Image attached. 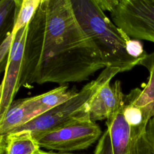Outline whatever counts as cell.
<instances>
[{
  "instance_id": "obj_11",
  "label": "cell",
  "mask_w": 154,
  "mask_h": 154,
  "mask_svg": "<svg viewBox=\"0 0 154 154\" xmlns=\"http://www.w3.org/2000/svg\"><path fill=\"white\" fill-rule=\"evenodd\" d=\"M40 147L29 131L0 135V154H34Z\"/></svg>"
},
{
  "instance_id": "obj_9",
  "label": "cell",
  "mask_w": 154,
  "mask_h": 154,
  "mask_svg": "<svg viewBox=\"0 0 154 154\" xmlns=\"http://www.w3.org/2000/svg\"><path fill=\"white\" fill-rule=\"evenodd\" d=\"M125 97L121 83L116 81L112 84L103 85L88 104L87 111L91 120H107L120 111L125 105Z\"/></svg>"
},
{
  "instance_id": "obj_16",
  "label": "cell",
  "mask_w": 154,
  "mask_h": 154,
  "mask_svg": "<svg viewBox=\"0 0 154 154\" xmlns=\"http://www.w3.org/2000/svg\"><path fill=\"white\" fill-rule=\"evenodd\" d=\"M126 50L131 57L138 59L141 61L148 54L144 51L142 43L137 39H130L128 40L126 43Z\"/></svg>"
},
{
  "instance_id": "obj_19",
  "label": "cell",
  "mask_w": 154,
  "mask_h": 154,
  "mask_svg": "<svg viewBox=\"0 0 154 154\" xmlns=\"http://www.w3.org/2000/svg\"><path fill=\"white\" fill-rule=\"evenodd\" d=\"M34 154H76V153H61V152H53V151H45L40 149Z\"/></svg>"
},
{
  "instance_id": "obj_17",
  "label": "cell",
  "mask_w": 154,
  "mask_h": 154,
  "mask_svg": "<svg viewBox=\"0 0 154 154\" xmlns=\"http://www.w3.org/2000/svg\"><path fill=\"white\" fill-rule=\"evenodd\" d=\"M98 7L103 11L106 10L111 13L118 4V0H94Z\"/></svg>"
},
{
  "instance_id": "obj_7",
  "label": "cell",
  "mask_w": 154,
  "mask_h": 154,
  "mask_svg": "<svg viewBox=\"0 0 154 154\" xmlns=\"http://www.w3.org/2000/svg\"><path fill=\"white\" fill-rule=\"evenodd\" d=\"M28 25L15 35L10 52L4 76L1 85L0 118L5 113L13 102L17 92V85L20 75Z\"/></svg>"
},
{
  "instance_id": "obj_12",
  "label": "cell",
  "mask_w": 154,
  "mask_h": 154,
  "mask_svg": "<svg viewBox=\"0 0 154 154\" xmlns=\"http://www.w3.org/2000/svg\"><path fill=\"white\" fill-rule=\"evenodd\" d=\"M42 0H17L15 20L11 33L16 34L28 25L37 12Z\"/></svg>"
},
{
  "instance_id": "obj_6",
  "label": "cell",
  "mask_w": 154,
  "mask_h": 154,
  "mask_svg": "<svg viewBox=\"0 0 154 154\" xmlns=\"http://www.w3.org/2000/svg\"><path fill=\"white\" fill-rule=\"evenodd\" d=\"M123 108L106 122L109 135L108 153L154 154L146 130L131 128L124 117Z\"/></svg>"
},
{
  "instance_id": "obj_18",
  "label": "cell",
  "mask_w": 154,
  "mask_h": 154,
  "mask_svg": "<svg viewBox=\"0 0 154 154\" xmlns=\"http://www.w3.org/2000/svg\"><path fill=\"white\" fill-rule=\"evenodd\" d=\"M146 135L154 152V116L149 120L147 123Z\"/></svg>"
},
{
  "instance_id": "obj_3",
  "label": "cell",
  "mask_w": 154,
  "mask_h": 154,
  "mask_svg": "<svg viewBox=\"0 0 154 154\" xmlns=\"http://www.w3.org/2000/svg\"><path fill=\"white\" fill-rule=\"evenodd\" d=\"M120 72L117 68L105 67L96 79L85 85L72 97L11 132L26 131L35 138L77 120L89 118L87 108L90 100L103 85L110 82Z\"/></svg>"
},
{
  "instance_id": "obj_8",
  "label": "cell",
  "mask_w": 154,
  "mask_h": 154,
  "mask_svg": "<svg viewBox=\"0 0 154 154\" xmlns=\"http://www.w3.org/2000/svg\"><path fill=\"white\" fill-rule=\"evenodd\" d=\"M50 109L43 94L13 101L0 118V135L10 133Z\"/></svg>"
},
{
  "instance_id": "obj_2",
  "label": "cell",
  "mask_w": 154,
  "mask_h": 154,
  "mask_svg": "<svg viewBox=\"0 0 154 154\" xmlns=\"http://www.w3.org/2000/svg\"><path fill=\"white\" fill-rule=\"evenodd\" d=\"M70 1L78 22L97 48L106 67L123 72L140 65L141 60L126 52L131 38L109 19L94 0Z\"/></svg>"
},
{
  "instance_id": "obj_15",
  "label": "cell",
  "mask_w": 154,
  "mask_h": 154,
  "mask_svg": "<svg viewBox=\"0 0 154 154\" xmlns=\"http://www.w3.org/2000/svg\"><path fill=\"white\" fill-rule=\"evenodd\" d=\"M14 36L11 31L8 32L4 38L0 46V72L5 70L8 55L11 51Z\"/></svg>"
},
{
  "instance_id": "obj_10",
  "label": "cell",
  "mask_w": 154,
  "mask_h": 154,
  "mask_svg": "<svg viewBox=\"0 0 154 154\" xmlns=\"http://www.w3.org/2000/svg\"><path fill=\"white\" fill-rule=\"evenodd\" d=\"M140 65L146 67L149 72L148 82L142 90L135 88L126 97L132 104L140 108L150 120L154 116V52L148 54Z\"/></svg>"
},
{
  "instance_id": "obj_14",
  "label": "cell",
  "mask_w": 154,
  "mask_h": 154,
  "mask_svg": "<svg viewBox=\"0 0 154 154\" xmlns=\"http://www.w3.org/2000/svg\"><path fill=\"white\" fill-rule=\"evenodd\" d=\"M17 0L0 1V35L2 38L10 32L8 28L13 27L15 20Z\"/></svg>"
},
{
  "instance_id": "obj_13",
  "label": "cell",
  "mask_w": 154,
  "mask_h": 154,
  "mask_svg": "<svg viewBox=\"0 0 154 154\" xmlns=\"http://www.w3.org/2000/svg\"><path fill=\"white\" fill-rule=\"evenodd\" d=\"M123 114L126 122L131 128L146 130L149 120L140 108L130 102L126 95L125 97Z\"/></svg>"
},
{
  "instance_id": "obj_1",
  "label": "cell",
  "mask_w": 154,
  "mask_h": 154,
  "mask_svg": "<svg viewBox=\"0 0 154 154\" xmlns=\"http://www.w3.org/2000/svg\"><path fill=\"white\" fill-rule=\"evenodd\" d=\"M106 67L75 15L70 0H42L28 26L17 90L47 82L88 79Z\"/></svg>"
},
{
  "instance_id": "obj_5",
  "label": "cell",
  "mask_w": 154,
  "mask_h": 154,
  "mask_svg": "<svg viewBox=\"0 0 154 154\" xmlns=\"http://www.w3.org/2000/svg\"><path fill=\"white\" fill-rule=\"evenodd\" d=\"M110 13L112 22L130 38L154 43V0H120Z\"/></svg>"
},
{
  "instance_id": "obj_4",
  "label": "cell",
  "mask_w": 154,
  "mask_h": 154,
  "mask_svg": "<svg viewBox=\"0 0 154 154\" xmlns=\"http://www.w3.org/2000/svg\"><path fill=\"white\" fill-rule=\"evenodd\" d=\"M102 135V131L90 118L83 119L35 137L40 149L61 153L84 150Z\"/></svg>"
}]
</instances>
